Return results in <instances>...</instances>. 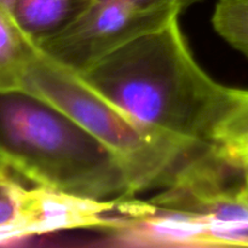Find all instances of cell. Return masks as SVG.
<instances>
[{"label":"cell","instance_id":"obj_12","mask_svg":"<svg viewBox=\"0 0 248 248\" xmlns=\"http://www.w3.org/2000/svg\"><path fill=\"white\" fill-rule=\"evenodd\" d=\"M240 165H241L242 170H244L245 181H246V184L248 186V153L240 159Z\"/></svg>","mask_w":248,"mask_h":248},{"label":"cell","instance_id":"obj_8","mask_svg":"<svg viewBox=\"0 0 248 248\" xmlns=\"http://www.w3.org/2000/svg\"><path fill=\"white\" fill-rule=\"evenodd\" d=\"M216 142L239 164L248 153V90L235 89L234 103L218 130Z\"/></svg>","mask_w":248,"mask_h":248},{"label":"cell","instance_id":"obj_1","mask_svg":"<svg viewBox=\"0 0 248 248\" xmlns=\"http://www.w3.org/2000/svg\"><path fill=\"white\" fill-rule=\"evenodd\" d=\"M79 74L140 124L189 142L217 144L234 103V87L213 80L196 62L178 17Z\"/></svg>","mask_w":248,"mask_h":248},{"label":"cell","instance_id":"obj_3","mask_svg":"<svg viewBox=\"0 0 248 248\" xmlns=\"http://www.w3.org/2000/svg\"><path fill=\"white\" fill-rule=\"evenodd\" d=\"M22 89L61 109L106 145L125 169L133 196L167 188L191 162L218 145L189 142L143 125L39 46Z\"/></svg>","mask_w":248,"mask_h":248},{"label":"cell","instance_id":"obj_10","mask_svg":"<svg viewBox=\"0 0 248 248\" xmlns=\"http://www.w3.org/2000/svg\"><path fill=\"white\" fill-rule=\"evenodd\" d=\"M144 10H174L182 12L201 0H121Z\"/></svg>","mask_w":248,"mask_h":248},{"label":"cell","instance_id":"obj_9","mask_svg":"<svg viewBox=\"0 0 248 248\" xmlns=\"http://www.w3.org/2000/svg\"><path fill=\"white\" fill-rule=\"evenodd\" d=\"M212 23L227 43L248 58V0H219Z\"/></svg>","mask_w":248,"mask_h":248},{"label":"cell","instance_id":"obj_6","mask_svg":"<svg viewBox=\"0 0 248 248\" xmlns=\"http://www.w3.org/2000/svg\"><path fill=\"white\" fill-rule=\"evenodd\" d=\"M93 0H17L15 17L35 41L58 33L79 16Z\"/></svg>","mask_w":248,"mask_h":248},{"label":"cell","instance_id":"obj_5","mask_svg":"<svg viewBox=\"0 0 248 248\" xmlns=\"http://www.w3.org/2000/svg\"><path fill=\"white\" fill-rule=\"evenodd\" d=\"M0 161V244L35 236L38 188H26Z\"/></svg>","mask_w":248,"mask_h":248},{"label":"cell","instance_id":"obj_2","mask_svg":"<svg viewBox=\"0 0 248 248\" xmlns=\"http://www.w3.org/2000/svg\"><path fill=\"white\" fill-rule=\"evenodd\" d=\"M0 161L38 186L96 200L136 198L106 145L23 89L0 91Z\"/></svg>","mask_w":248,"mask_h":248},{"label":"cell","instance_id":"obj_7","mask_svg":"<svg viewBox=\"0 0 248 248\" xmlns=\"http://www.w3.org/2000/svg\"><path fill=\"white\" fill-rule=\"evenodd\" d=\"M38 44L0 7V91L22 89V80Z\"/></svg>","mask_w":248,"mask_h":248},{"label":"cell","instance_id":"obj_4","mask_svg":"<svg viewBox=\"0 0 248 248\" xmlns=\"http://www.w3.org/2000/svg\"><path fill=\"white\" fill-rule=\"evenodd\" d=\"M179 15L174 10L140 9L121 0H93L69 26L36 44L61 64L84 73L113 51Z\"/></svg>","mask_w":248,"mask_h":248},{"label":"cell","instance_id":"obj_11","mask_svg":"<svg viewBox=\"0 0 248 248\" xmlns=\"http://www.w3.org/2000/svg\"><path fill=\"white\" fill-rule=\"evenodd\" d=\"M17 0H0V7L7 11L9 14L15 16V10H16Z\"/></svg>","mask_w":248,"mask_h":248}]
</instances>
